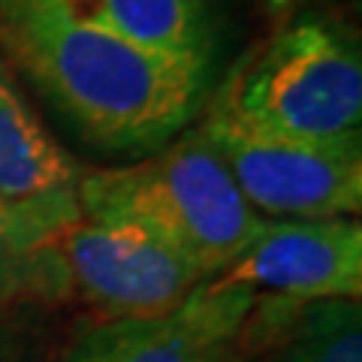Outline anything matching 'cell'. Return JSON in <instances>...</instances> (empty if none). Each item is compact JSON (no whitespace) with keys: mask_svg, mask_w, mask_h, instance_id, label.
<instances>
[{"mask_svg":"<svg viewBox=\"0 0 362 362\" xmlns=\"http://www.w3.org/2000/svg\"><path fill=\"white\" fill-rule=\"evenodd\" d=\"M49 235L0 202V308L33 299H58Z\"/></svg>","mask_w":362,"mask_h":362,"instance_id":"cell-11","label":"cell"},{"mask_svg":"<svg viewBox=\"0 0 362 362\" xmlns=\"http://www.w3.org/2000/svg\"><path fill=\"white\" fill-rule=\"evenodd\" d=\"M257 293L206 278L175 311L142 320H97L58 362H226Z\"/></svg>","mask_w":362,"mask_h":362,"instance_id":"cell-7","label":"cell"},{"mask_svg":"<svg viewBox=\"0 0 362 362\" xmlns=\"http://www.w3.org/2000/svg\"><path fill=\"white\" fill-rule=\"evenodd\" d=\"M78 209L90 221L148 230L202 278L221 275L251 245L263 221L202 127L187 130L148 160L82 173Z\"/></svg>","mask_w":362,"mask_h":362,"instance_id":"cell-2","label":"cell"},{"mask_svg":"<svg viewBox=\"0 0 362 362\" xmlns=\"http://www.w3.org/2000/svg\"><path fill=\"white\" fill-rule=\"evenodd\" d=\"M226 362H362L359 302L257 296Z\"/></svg>","mask_w":362,"mask_h":362,"instance_id":"cell-9","label":"cell"},{"mask_svg":"<svg viewBox=\"0 0 362 362\" xmlns=\"http://www.w3.org/2000/svg\"><path fill=\"white\" fill-rule=\"evenodd\" d=\"M45 245L58 299H78L100 320L163 317L206 281L169 245L124 221L78 218Z\"/></svg>","mask_w":362,"mask_h":362,"instance_id":"cell-4","label":"cell"},{"mask_svg":"<svg viewBox=\"0 0 362 362\" xmlns=\"http://www.w3.org/2000/svg\"><path fill=\"white\" fill-rule=\"evenodd\" d=\"M214 106L269 136L320 145L359 142V45L326 18H293L242 61Z\"/></svg>","mask_w":362,"mask_h":362,"instance_id":"cell-3","label":"cell"},{"mask_svg":"<svg viewBox=\"0 0 362 362\" xmlns=\"http://www.w3.org/2000/svg\"><path fill=\"white\" fill-rule=\"evenodd\" d=\"M259 4H263V9H266L272 18L281 21V18H290L305 4V0H259Z\"/></svg>","mask_w":362,"mask_h":362,"instance_id":"cell-12","label":"cell"},{"mask_svg":"<svg viewBox=\"0 0 362 362\" xmlns=\"http://www.w3.org/2000/svg\"><path fill=\"white\" fill-rule=\"evenodd\" d=\"M0 45L85 139L109 151L157 148L206 100L209 61L78 25L42 0H0Z\"/></svg>","mask_w":362,"mask_h":362,"instance_id":"cell-1","label":"cell"},{"mask_svg":"<svg viewBox=\"0 0 362 362\" xmlns=\"http://www.w3.org/2000/svg\"><path fill=\"white\" fill-rule=\"evenodd\" d=\"M61 16L145 49L209 61L211 30L202 0H42Z\"/></svg>","mask_w":362,"mask_h":362,"instance_id":"cell-10","label":"cell"},{"mask_svg":"<svg viewBox=\"0 0 362 362\" xmlns=\"http://www.w3.org/2000/svg\"><path fill=\"white\" fill-rule=\"evenodd\" d=\"M223 287L284 299H356L362 293L359 218L259 221L251 245L214 275Z\"/></svg>","mask_w":362,"mask_h":362,"instance_id":"cell-6","label":"cell"},{"mask_svg":"<svg viewBox=\"0 0 362 362\" xmlns=\"http://www.w3.org/2000/svg\"><path fill=\"white\" fill-rule=\"evenodd\" d=\"M223 157L242 197L269 221L350 218L362 209V145L299 142L259 133L209 106L199 124Z\"/></svg>","mask_w":362,"mask_h":362,"instance_id":"cell-5","label":"cell"},{"mask_svg":"<svg viewBox=\"0 0 362 362\" xmlns=\"http://www.w3.org/2000/svg\"><path fill=\"white\" fill-rule=\"evenodd\" d=\"M0 362H13V359H6V356H4V354H0Z\"/></svg>","mask_w":362,"mask_h":362,"instance_id":"cell-13","label":"cell"},{"mask_svg":"<svg viewBox=\"0 0 362 362\" xmlns=\"http://www.w3.org/2000/svg\"><path fill=\"white\" fill-rule=\"evenodd\" d=\"M82 169L54 139L0 61V202L52 235L82 218Z\"/></svg>","mask_w":362,"mask_h":362,"instance_id":"cell-8","label":"cell"}]
</instances>
